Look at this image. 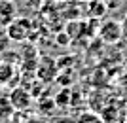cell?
I'll use <instances>...</instances> for the list:
<instances>
[{"mask_svg": "<svg viewBox=\"0 0 127 123\" xmlns=\"http://www.w3.org/2000/svg\"><path fill=\"white\" fill-rule=\"evenodd\" d=\"M55 2H64V0H55Z\"/></svg>", "mask_w": 127, "mask_h": 123, "instance_id": "obj_10", "label": "cell"}, {"mask_svg": "<svg viewBox=\"0 0 127 123\" xmlns=\"http://www.w3.org/2000/svg\"><path fill=\"white\" fill-rule=\"evenodd\" d=\"M10 102H11V106L17 108V110H27V108L32 104V97H31V93L25 91L23 87H15V89L10 93Z\"/></svg>", "mask_w": 127, "mask_h": 123, "instance_id": "obj_3", "label": "cell"}, {"mask_svg": "<svg viewBox=\"0 0 127 123\" xmlns=\"http://www.w3.org/2000/svg\"><path fill=\"white\" fill-rule=\"evenodd\" d=\"M125 123H127V118H125Z\"/></svg>", "mask_w": 127, "mask_h": 123, "instance_id": "obj_11", "label": "cell"}, {"mask_svg": "<svg viewBox=\"0 0 127 123\" xmlns=\"http://www.w3.org/2000/svg\"><path fill=\"white\" fill-rule=\"evenodd\" d=\"M99 36H101L102 42L106 44H116L120 38L123 36V25L118 23L116 19H106L101 23L99 27Z\"/></svg>", "mask_w": 127, "mask_h": 123, "instance_id": "obj_2", "label": "cell"}, {"mask_svg": "<svg viewBox=\"0 0 127 123\" xmlns=\"http://www.w3.org/2000/svg\"><path fill=\"white\" fill-rule=\"evenodd\" d=\"M25 123H48V121H44V119H40V118H36V116H32V118H29Z\"/></svg>", "mask_w": 127, "mask_h": 123, "instance_id": "obj_9", "label": "cell"}, {"mask_svg": "<svg viewBox=\"0 0 127 123\" xmlns=\"http://www.w3.org/2000/svg\"><path fill=\"white\" fill-rule=\"evenodd\" d=\"M106 6L102 4V0H89L87 2V15L93 17V19H101L106 13Z\"/></svg>", "mask_w": 127, "mask_h": 123, "instance_id": "obj_5", "label": "cell"}, {"mask_svg": "<svg viewBox=\"0 0 127 123\" xmlns=\"http://www.w3.org/2000/svg\"><path fill=\"white\" fill-rule=\"evenodd\" d=\"M0 64H2V63H0Z\"/></svg>", "mask_w": 127, "mask_h": 123, "instance_id": "obj_12", "label": "cell"}, {"mask_svg": "<svg viewBox=\"0 0 127 123\" xmlns=\"http://www.w3.org/2000/svg\"><path fill=\"white\" fill-rule=\"evenodd\" d=\"M122 2H123V0H102V4L106 6V10H108V11L118 10V8L122 6Z\"/></svg>", "mask_w": 127, "mask_h": 123, "instance_id": "obj_8", "label": "cell"}, {"mask_svg": "<svg viewBox=\"0 0 127 123\" xmlns=\"http://www.w3.org/2000/svg\"><path fill=\"white\" fill-rule=\"evenodd\" d=\"M10 46H11V38L8 34V28L0 27V55H4L6 51H10Z\"/></svg>", "mask_w": 127, "mask_h": 123, "instance_id": "obj_7", "label": "cell"}, {"mask_svg": "<svg viewBox=\"0 0 127 123\" xmlns=\"http://www.w3.org/2000/svg\"><path fill=\"white\" fill-rule=\"evenodd\" d=\"M6 28H8V34H10L11 42H27L32 36L34 23L31 19H27V17H15Z\"/></svg>", "mask_w": 127, "mask_h": 123, "instance_id": "obj_1", "label": "cell"}, {"mask_svg": "<svg viewBox=\"0 0 127 123\" xmlns=\"http://www.w3.org/2000/svg\"><path fill=\"white\" fill-rule=\"evenodd\" d=\"M76 123H104V119L95 112H82L76 118Z\"/></svg>", "mask_w": 127, "mask_h": 123, "instance_id": "obj_6", "label": "cell"}, {"mask_svg": "<svg viewBox=\"0 0 127 123\" xmlns=\"http://www.w3.org/2000/svg\"><path fill=\"white\" fill-rule=\"evenodd\" d=\"M17 17V6L13 0H0V27H8Z\"/></svg>", "mask_w": 127, "mask_h": 123, "instance_id": "obj_4", "label": "cell"}]
</instances>
